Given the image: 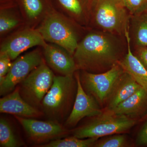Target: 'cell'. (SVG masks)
<instances>
[{
    "label": "cell",
    "instance_id": "cell-23",
    "mask_svg": "<svg viewBox=\"0 0 147 147\" xmlns=\"http://www.w3.org/2000/svg\"><path fill=\"white\" fill-rule=\"evenodd\" d=\"M127 145L126 137L123 134H116L109 135L104 139L97 140L94 147H123Z\"/></svg>",
    "mask_w": 147,
    "mask_h": 147
},
{
    "label": "cell",
    "instance_id": "cell-13",
    "mask_svg": "<svg viewBox=\"0 0 147 147\" xmlns=\"http://www.w3.org/2000/svg\"><path fill=\"white\" fill-rule=\"evenodd\" d=\"M0 113L28 118L39 117L44 114L24 100L20 94L19 87L1 98Z\"/></svg>",
    "mask_w": 147,
    "mask_h": 147
},
{
    "label": "cell",
    "instance_id": "cell-26",
    "mask_svg": "<svg viewBox=\"0 0 147 147\" xmlns=\"http://www.w3.org/2000/svg\"><path fill=\"white\" fill-rule=\"evenodd\" d=\"M144 121L139 129L137 138L136 144L138 146H147V115L143 118Z\"/></svg>",
    "mask_w": 147,
    "mask_h": 147
},
{
    "label": "cell",
    "instance_id": "cell-16",
    "mask_svg": "<svg viewBox=\"0 0 147 147\" xmlns=\"http://www.w3.org/2000/svg\"><path fill=\"white\" fill-rule=\"evenodd\" d=\"M129 31V30L125 32L124 35L127 45L126 55L122 60L119 61L118 63L147 92V69L131 52V38Z\"/></svg>",
    "mask_w": 147,
    "mask_h": 147
},
{
    "label": "cell",
    "instance_id": "cell-9",
    "mask_svg": "<svg viewBox=\"0 0 147 147\" xmlns=\"http://www.w3.org/2000/svg\"><path fill=\"white\" fill-rule=\"evenodd\" d=\"M31 141L39 145L66 137L68 130L60 123L14 116Z\"/></svg>",
    "mask_w": 147,
    "mask_h": 147
},
{
    "label": "cell",
    "instance_id": "cell-22",
    "mask_svg": "<svg viewBox=\"0 0 147 147\" xmlns=\"http://www.w3.org/2000/svg\"><path fill=\"white\" fill-rule=\"evenodd\" d=\"M21 146L10 124L5 119L0 120V146L17 147Z\"/></svg>",
    "mask_w": 147,
    "mask_h": 147
},
{
    "label": "cell",
    "instance_id": "cell-24",
    "mask_svg": "<svg viewBox=\"0 0 147 147\" xmlns=\"http://www.w3.org/2000/svg\"><path fill=\"white\" fill-rule=\"evenodd\" d=\"M124 5L132 16L144 13L147 10V0H122Z\"/></svg>",
    "mask_w": 147,
    "mask_h": 147
},
{
    "label": "cell",
    "instance_id": "cell-20",
    "mask_svg": "<svg viewBox=\"0 0 147 147\" xmlns=\"http://www.w3.org/2000/svg\"><path fill=\"white\" fill-rule=\"evenodd\" d=\"M14 3L1 6L0 12V34L1 36L18 26L20 21L11 9Z\"/></svg>",
    "mask_w": 147,
    "mask_h": 147
},
{
    "label": "cell",
    "instance_id": "cell-14",
    "mask_svg": "<svg viewBox=\"0 0 147 147\" xmlns=\"http://www.w3.org/2000/svg\"><path fill=\"white\" fill-rule=\"evenodd\" d=\"M53 7L74 21L85 24L90 17L92 0H50Z\"/></svg>",
    "mask_w": 147,
    "mask_h": 147
},
{
    "label": "cell",
    "instance_id": "cell-28",
    "mask_svg": "<svg viewBox=\"0 0 147 147\" xmlns=\"http://www.w3.org/2000/svg\"><path fill=\"white\" fill-rule=\"evenodd\" d=\"M14 3V0H1V6L9 5Z\"/></svg>",
    "mask_w": 147,
    "mask_h": 147
},
{
    "label": "cell",
    "instance_id": "cell-15",
    "mask_svg": "<svg viewBox=\"0 0 147 147\" xmlns=\"http://www.w3.org/2000/svg\"><path fill=\"white\" fill-rule=\"evenodd\" d=\"M111 111L136 120L143 119L147 115V92L140 88Z\"/></svg>",
    "mask_w": 147,
    "mask_h": 147
},
{
    "label": "cell",
    "instance_id": "cell-5",
    "mask_svg": "<svg viewBox=\"0 0 147 147\" xmlns=\"http://www.w3.org/2000/svg\"><path fill=\"white\" fill-rule=\"evenodd\" d=\"M137 123L136 120L108 110L94 117L90 122L75 129L73 136L80 139H86L120 134L129 130Z\"/></svg>",
    "mask_w": 147,
    "mask_h": 147
},
{
    "label": "cell",
    "instance_id": "cell-8",
    "mask_svg": "<svg viewBox=\"0 0 147 147\" xmlns=\"http://www.w3.org/2000/svg\"><path fill=\"white\" fill-rule=\"evenodd\" d=\"M43 55L40 50L36 49L15 59L8 73L0 82L1 96L13 91L32 71L45 62Z\"/></svg>",
    "mask_w": 147,
    "mask_h": 147
},
{
    "label": "cell",
    "instance_id": "cell-6",
    "mask_svg": "<svg viewBox=\"0 0 147 147\" xmlns=\"http://www.w3.org/2000/svg\"><path fill=\"white\" fill-rule=\"evenodd\" d=\"M125 70L118 63L104 73L95 74L83 70L80 76L81 84L87 93L98 102H108L110 96Z\"/></svg>",
    "mask_w": 147,
    "mask_h": 147
},
{
    "label": "cell",
    "instance_id": "cell-17",
    "mask_svg": "<svg viewBox=\"0 0 147 147\" xmlns=\"http://www.w3.org/2000/svg\"><path fill=\"white\" fill-rule=\"evenodd\" d=\"M142 88L126 71L122 74L108 101V110H113Z\"/></svg>",
    "mask_w": 147,
    "mask_h": 147
},
{
    "label": "cell",
    "instance_id": "cell-25",
    "mask_svg": "<svg viewBox=\"0 0 147 147\" xmlns=\"http://www.w3.org/2000/svg\"><path fill=\"white\" fill-rule=\"evenodd\" d=\"M11 61L6 53L0 52V82L3 80L10 69Z\"/></svg>",
    "mask_w": 147,
    "mask_h": 147
},
{
    "label": "cell",
    "instance_id": "cell-3",
    "mask_svg": "<svg viewBox=\"0 0 147 147\" xmlns=\"http://www.w3.org/2000/svg\"><path fill=\"white\" fill-rule=\"evenodd\" d=\"M75 80L72 76L55 75L52 86L41 102L42 112L50 120L60 123L71 105Z\"/></svg>",
    "mask_w": 147,
    "mask_h": 147
},
{
    "label": "cell",
    "instance_id": "cell-19",
    "mask_svg": "<svg viewBox=\"0 0 147 147\" xmlns=\"http://www.w3.org/2000/svg\"><path fill=\"white\" fill-rule=\"evenodd\" d=\"M98 138L80 139L75 136L64 137L38 145L40 147H94Z\"/></svg>",
    "mask_w": 147,
    "mask_h": 147
},
{
    "label": "cell",
    "instance_id": "cell-1",
    "mask_svg": "<svg viewBox=\"0 0 147 147\" xmlns=\"http://www.w3.org/2000/svg\"><path fill=\"white\" fill-rule=\"evenodd\" d=\"M107 33H90L79 42L73 55L78 69L91 72L117 63L119 47Z\"/></svg>",
    "mask_w": 147,
    "mask_h": 147
},
{
    "label": "cell",
    "instance_id": "cell-10",
    "mask_svg": "<svg viewBox=\"0 0 147 147\" xmlns=\"http://www.w3.org/2000/svg\"><path fill=\"white\" fill-rule=\"evenodd\" d=\"M46 43L37 29L27 28L5 40L1 45L0 52L6 53L11 60H14L30 48L36 46L43 47Z\"/></svg>",
    "mask_w": 147,
    "mask_h": 147
},
{
    "label": "cell",
    "instance_id": "cell-7",
    "mask_svg": "<svg viewBox=\"0 0 147 147\" xmlns=\"http://www.w3.org/2000/svg\"><path fill=\"white\" fill-rule=\"evenodd\" d=\"M54 76L51 68L45 62L43 63L20 83L21 96L32 106L36 108L40 106L42 99L53 85Z\"/></svg>",
    "mask_w": 147,
    "mask_h": 147
},
{
    "label": "cell",
    "instance_id": "cell-2",
    "mask_svg": "<svg viewBox=\"0 0 147 147\" xmlns=\"http://www.w3.org/2000/svg\"><path fill=\"white\" fill-rule=\"evenodd\" d=\"M37 29L46 42L63 47L73 55L79 42L76 30L67 16L53 7Z\"/></svg>",
    "mask_w": 147,
    "mask_h": 147
},
{
    "label": "cell",
    "instance_id": "cell-21",
    "mask_svg": "<svg viewBox=\"0 0 147 147\" xmlns=\"http://www.w3.org/2000/svg\"><path fill=\"white\" fill-rule=\"evenodd\" d=\"M133 16L132 28L136 44L139 47H147V13Z\"/></svg>",
    "mask_w": 147,
    "mask_h": 147
},
{
    "label": "cell",
    "instance_id": "cell-4",
    "mask_svg": "<svg viewBox=\"0 0 147 147\" xmlns=\"http://www.w3.org/2000/svg\"><path fill=\"white\" fill-rule=\"evenodd\" d=\"M105 32L124 34L129 29V18L122 0H92L91 16Z\"/></svg>",
    "mask_w": 147,
    "mask_h": 147
},
{
    "label": "cell",
    "instance_id": "cell-18",
    "mask_svg": "<svg viewBox=\"0 0 147 147\" xmlns=\"http://www.w3.org/2000/svg\"><path fill=\"white\" fill-rule=\"evenodd\" d=\"M28 20L34 21L53 7L50 0H14Z\"/></svg>",
    "mask_w": 147,
    "mask_h": 147
},
{
    "label": "cell",
    "instance_id": "cell-12",
    "mask_svg": "<svg viewBox=\"0 0 147 147\" xmlns=\"http://www.w3.org/2000/svg\"><path fill=\"white\" fill-rule=\"evenodd\" d=\"M42 47L46 64L61 75L72 76L78 69L73 55L63 47L52 43Z\"/></svg>",
    "mask_w": 147,
    "mask_h": 147
},
{
    "label": "cell",
    "instance_id": "cell-27",
    "mask_svg": "<svg viewBox=\"0 0 147 147\" xmlns=\"http://www.w3.org/2000/svg\"><path fill=\"white\" fill-rule=\"evenodd\" d=\"M137 54V58L147 69V47H139Z\"/></svg>",
    "mask_w": 147,
    "mask_h": 147
},
{
    "label": "cell",
    "instance_id": "cell-11",
    "mask_svg": "<svg viewBox=\"0 0 147 147\" xmlns=\"http://www.w3.org/2000/svg\"><path fill=\"white\" fill-rule=\"evenodd\" d=\"M77 91L75 101L71 113L65 121L68 127L75 126L81 120L86 117H94L102 113L94 98L87 93L81 84L80 76L75 75Z\"/></svg>",
    "mask_w": 147,
    "mask_h": 147
}]
</instances>
